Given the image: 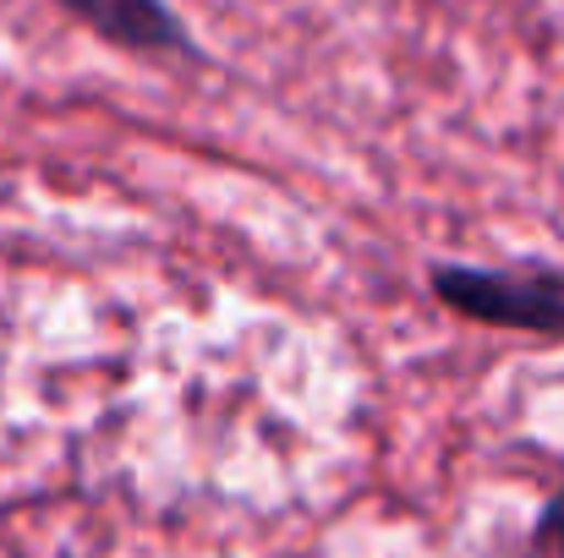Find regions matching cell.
Listing matches in <instances>:
<instances>
[{"label": "cell", "instance_id": "cell-3", "mask_svg": "<svg viewBox=\"0 0 564 558\" xmlns=\"http://www.w3.org/2000/svg\"><path fill=\"white\" fill-rule=\"evenodd\" d=\"M549 532L560 537V554H564V499H560V504H554V515H549Z\"/></svg>", "mask_w": 564, "mask_h": 558}, {"label": "cell", "instance_id": "cell-1", "mask_svg": "<svg viewBox=\"0 0 564 558\" xmlns=\"http://www.w3.org/2000/svg\"><path fill=\"white\" fill-rule=\"evenodd\" d=\"M433 291L444 307L505 324V329H538L564 335V274H482V269H438Z\"/></svg>", "mask_w": 564, "mask_h": 558}, {"label": "cell", "instance_id": "cell-2", "mask_svg": "<svg viewBox=\"0 0 564 558\" xmlns=\"http://www.w3.org/2000/svg\"><path fill=\"white\" fill-rule=\"evenodd\" d=\"M83 22H94L116 44H143V50H171L182 44V22L160 0H61Z\"/></svg>", "mask_w": 564, "mask_h": 558}]
</instances>
